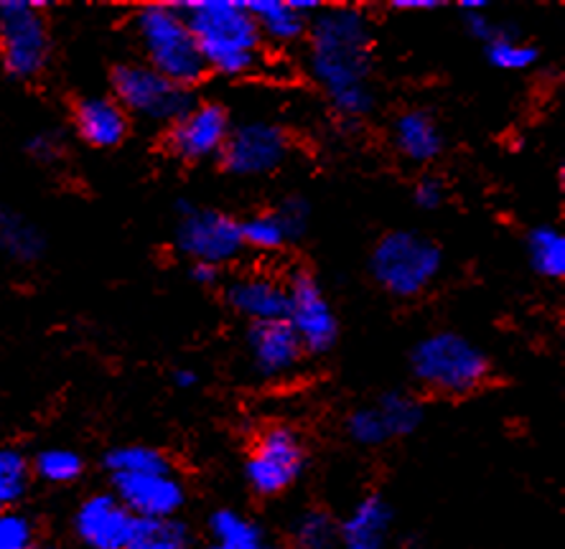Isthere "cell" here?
Masks as SVG:
<instances>
[{"instance_id":"d590c367","label":"cell","mask_w":565,"mask_h":549,"mask_svg":"<svg viewBox=\"0 0 565 549\" xmlns=\"http://www.w3.org/2000/svg\"><path fill=\"white\" fill-rule=\"evenodd\" d=\"M413 202L418 204L423 212L440 209V204L446 202L444 181L436 179V176H423L413 189Z\"/></svg>"},{"instance_id":"4dcf8cb0","label":"cell","mask_w":565,"mask_h":549,"mask_svg":"<svg viewBox=\"0 0 565 549\" xmlns=\"http://www.w3.org/2000/svg\"><path fill=\"white\" fill-rule=\"evenodd\" d=\"M239 235H243L245 249H255V252H278L290 243L276 212H260L239 219Z\"/></svg>"},{"instance_id":"ffe728a7","label":"cell","mask_w":565,"mask_h":549,"mask_svg":"<svg viewBox=\"0 0 565 549\" xmlns=\"http://www.w3.org/2000/svg\"><path fill=\"white\" fill-rule=\"evenodd\" d=\"M393 527V509L380 494H367L354 504L344 521H339L342 549H382Z\"/></svg>"},{"instance_id":"1f68e13d","label":"cell","mask_w":565,"mask_h":549,"mask_svg":"<svg viewBox=\"0 0 565 549\" xmlns=\"http://www.w3.org/2000/svg\"><path fill=\"white\" fill-rule=\"evenodd\" d=\"M36 545V524L23 512L0 509V549H31Z\"/></svg>"},{"instance_id":"60d3db41","label":"cell","mask_w":565,"mask_h":549,"mask_svg":"<svg viewBox=\"0 0 565 549\" xmlns=\"http://www.w3.org/2000/svg\"><path fill=\"white\" fill-rule=\"evenodd\" d=\"M31 549H54V547H39V545H33Z\"/></svg>"},{"instance_id":"ab89813d","label":"cell","mask_w":565,"mask_h":549,"mask_svg":"<svg viewBox=\"0 0 565 549\" xmlns=\"http://www.w3.org/2000/svg\"><path fill=\"white\" fill-rule=\"evenodd\" d=\"M204 549H230V547H224V545H217V542H212L210 547H204Z\"/></svg>"},{"instance_id":"52a82bcc","label":"cell","mask_w":565,"mask_h":549,"mask_svg":"<svg viewBox=\"0 0 565 549\" xmlns=\"http://www.w3.org/2000/svg\"><path fill=\"white\" fill-rule=\"evenodd\" d=\"M52 60V31L44 3L0 0V64L8 77L33 82Z\"/></svg>"},{"instance_id":"f546056e","label":"cell","mask_w":565,"mask_h":549,"mask_svg":"<svg viewBox=\"0 0 565 549\" xmlns=\"http://www.w3.org/2000/svg\"><path fill=\"white\" fill-rule=\"evenodd\" d=\"M296 549H337L339 521L323 509H306L294 524Z\"/></svg>"},{"instance_id":"7c38bea8","label":"cell","mask_w":565,"mask_h":549,"mask_svg":"<svg viewBox=\"0 0 565 549\" xmlns=\"http://www.w3.org/2000/svg\"><path fill=\"white\" fill-rule=\"evenodd\" d=\"M423 422V405L408 392H382L347 418V435L362 448H380L408 438Z\"/></svg>"},{"instance_id":"9c48e42d","label":"cell","mask_w":565,"mask_h":549,"mask_svg":"<svg viewBox=\"0 0 565 549\" xmlns=\"http://www.w3.org/2000/svg\"><path fill=\"white\" fill-rule=\"evenodd\" d=\"M173 245L181 255L189 257L191 265L204 262L214 268H224L245 252L239 219L212 206L194 204H181Z\"/></svg>"},{"instance_id":"3957f363","label":"cell","mask_w":565,"mask_h":549,"mask_svg":"<svg viewBox=\"0 0 565 549\" xmlns=\"http://www.w3.org/2000/svg\"><path fill=\"white\" fill-rule=\"evenodd\" d=\"M411 372L420 389L436 397H469L492 377L484 348L459 331H436L411 348Z\"/></svg>"},{"instance_id":"4316f807","label":"cell","mask_w":565,"mask_h":549,"mask_svg":"<svg viewBox=\"0 0 565 549\" xmlns=\"http://www.w3.org/2000/svg\"><path fill=\"white\" fill-rule=\"evenodd\" d=\"M210 531L214 542L230 549H265L263 529L232 509L214 512L210 517Z\"/></svg>"},{"instance_id":"e0dca14e","label":"cell","mask_w":565,"mask_h":549,"mask_svg":"<svg viewBox=\"0 0 565 549\" xmlns=\"http://www.w3.org/2000/svg\"><path fill=\"white\" fill-rule=\"evenodd\" d=\"M72 125L82 143L95 151H113L130 136V118L113 97L85 95L74 99Z\"/></svg>"},{"instance_id":"5bb4252c","label":"cell","mask_w":565,"mask_h":549,"mask_svg":"<svg viewBox=\"0 0 565 549\" xmlns=\"http://www.w3.org/2000/svg\"><path fill=\"white\" fill-rule=\"evenodd\" d=\"M113 494L136 519L177 517L186 488L177 473H115Z\"/></svg>"},{"instance_id":"30bf717a","label":"cell","mask_w":565,"mask_h":549,"mask_svg":"<svg viewBox=\"0 0 565 549\" xmlns=\"http://www.w3.org/2000/svg\"><path fill=\"white\" fill-rule=\"evenodd\" d=\"M288 326L296 331L303 352L311 356L329 354L339 338V319L311 270L298 268L288 274Z\"/></svg>"},{"instance_id":"cb8c5ba5","label":"cell","mask_w":565,"mask_h":549,"mask_svg":"<svg viewBox=\"0 0 565 549\" xmlns=\"http://www.w3.org/2000/svg\"><path fill=\"white\" fill-rule=\"evenodd\" d=\"M484 52L489 64L500 72H527L540 62L537 46L507 29H502L489 44H484Z\"/></svg>"},{"instance_id":"5b68a950","label":"cell","mask_w":565,"mask_h":549,"mask_svg":"<svg viewBox=\"0 0 565 549\" xmlns=\"http://www.w3.org/2000/svg\"><path fill=\"white\" fill-rule=\"evenodd\" d=\"M444 270V252L434 239L411 229H393L370 252V274L380 290L397 301L428 293Z\"/></svg>"},{"instance_id":"9a60e30c","label":"cell","mask_w":565,"mask_h":549,"mask_svg":"<svg viewBox=\"0 0 565 549\" xmlns=\"http://www.w3.org/2000/svg\"><path fill=\"white\" fill-rule=\"evenodd\" d=\"M136 517L115 494H93L74 512V535L87 549H128Z\"/></svg>"},{"instance_id":"d4e9b609","label":"cell","mask_w":565,"mask_h":549,"mask_svg":"<svg viewBox=\"0 0 565 549\" xmlns=\"http://www.w3.org/2000/svg\"><path fill=\"white\" fill-rule=\"evenodd\" d=\"M191 531L177 517L136 519L128 549H189Z\"/></svg>"},{"instance_id":"7a4b0ae2","label":"cell","mask_w":565,"mask_h":549,"mask_svg":"<svg viewBox=\"0 0 565 549\" xmlns=\"http://www.w3.org/2000/svg\"><path fill=\"white\" fill-rule=\"evenodd\" d=\"M196 39L206 72L247 77L263 62V36L243 0H194L179 3Z\"/></svg>"},{"instance_id":"ba28073f","label":"cell","mask_w":565,"mask_h":549,"mask_svg":"<svg viewBox=\"0 0 565 549\" xmlns=\"http://www.w3.org/2000/svg\"><path fill=\"white\" fill-rule=\"evenodd\" d=\"M306 445L301 432L282 422L257 432L245 461V478L257 496L276 498L301 478Z\"/></svg>"},{"instance_id":"d6a6232c","label":"cell","mask_w":565,"mask_h":549,"mask_svg":"<svg viewBox=\"0 0 565 549\" xmlns=\"http://www.w3.org/2000/svg\"><path fill=\"white\" fill-rule=\"evenodd\" d=\"M459 8L463 13V23H467L469 36L481 41V44H489V41H492L497 33L502 31L494 23L492 15H489L484 0H463Z\"/></svg>"},{"instance_id":"ac0fdd59","label":"cell","mask_w":565,"mask_h":549,"mask_svg":"<svg viewBox=\"0 0 565 549\" xmlns=\"http://www.w3.org/2000/svg\"><path fill=\"white\" fill-rule=\"evenodd\" d=\"M224 301L232 313L243 315L250 323L282 321L288 313L286 280L265 272L239 274L224 288Z\"/></svg>"},{"instance_id":"484cf974","label":"cell","mask_w":565,"mask_h":549,"mask_svg":"<svg viewBox=\"0 0 565 549\" xmlns=\"http://www.w3.org/2000/svg\"><path fill=\"white\" fill-rule=\"evenodd\" d=\"M105 469L115 473H177L173 461L153 445H118L105 453Z\"/></svg>"},{"instance_id":"8992f818","label":"cell","mask_w":565,"mask_h":549,"mask_svg":"<svg viewBox=\"0 0 565 549\" xmlns=\"http://www.w3.org/2000/svg\"><path fill=\"white\" fill-rule=\"evenodd\" d=\"M110 87L113 99L128 112V118L166 125V128L184 118L196 105L194 89L173 85L143 62L115 64Z\"/></svg>"},{"instance_id":"83f0119b","label":"cell","mask_w":565,"mask_h":549,"mask_svg":"<svg viewBox=\"0 0 565 549\" xmlns=\"http://www.w3.org/2000/svg\"><path fill=\"white\" fill-rule=\"evenodd\" d=\"M31 473L52 486H66L82 478L85 473V461L77 451L70 448H46L31 463Z\"/></svg>"},{"instance_id":"2e32d148","label":"cell","mask_w":565,"mask_h":549,"mask_svg":"<svg viewBox=\"0 0 565 549\" xmlns=\"http://www.w3.org/2000/svg\"><path fill=\"white\" fill-rule=\"evenodd\" d=\"M245 341L253 369L268 381L290 377L306 356L303 344L298 341L296 331L288 326L286 319L250 323Z\"/></svg>"},{"instance_id":"b9f144b4","label":"cell","mask_w":565,"mask_h":549,"mask_svg":"<svg viewBox=\"0 0 565 549\" xmlns=\"http://www.w3.org/2000/svg\"><path fill=\"white\" fill-rule=\"evenodd\" d=\"M265 549H286V547H265Z\"/></svg>"},{"instance_id":"f1b7e54d","label":"cell","mask_w":565,"mask_h":549,"mask_svg":"<svg viewBox=\"0 0 565 549\" xmlns=\"http://www.w3.org/2000/svg\"><path fill=\"white\" fill-rule=\"evenodd\" d=\"M31 461L19 448H0V509H13L31 486Z\"/></svg>"},{"instance_id":"44dd1931","label":"cell","mask_w":565,"mask_h":549,"mask_svg":"<svg viewBox=\"0 0 565 549\" xmlns=\"http://www.w3.org/2000/svg\"><path fill=\"white\" fill-rule=\"evenodd\" d=\"M247 11L257 23L263 44L288 49L306 41L311 19L298 11L294 0H288V3L286 0H250Z\"/></svg>"},{"instance_id":"603a6c76","label":"cell","mask_w":565,"mask_h":549,"mask_svg":"<svg viewBox=\"0 0 565 549\" xmlns=\"http://www.w3.org/2000/svg\"><path fill=\"white\" fill-rule=\"evenodd\" d=\"M0 249L15 262H36L46 243L36 224L15 212L0 209Z\"/></svg>"},{"instance_id":"4fadbf2b","label":"cell","mask_w":565,"mask_h":549,"mask_svg":"<svg viewBox=\"0 0 565 549\" xmlns=\"http://www.w3.org/2000/svg\"><path fill=\"white\" fill-rule=\"evenodd\" d=\"M232 130V115L222 103L206 99L166 128L163 146L181 163H202L220 158Z\"/></svg>"},{"instance_id":"74e56055","label":"cell","mask_w":565,"mask_h":549,"mask_svg":"<svg viewBox=\"0 0 565 549\" xmlns=\"http://www.w3.org/2000/svg\"><path fill=\"white\" fill-rule=\"evenodd\" d=\"M440 6L444 3H438V0H395L393 11H397V13H430Z\"/></svg>"},{"instance_id":"e575fe53","label":"cell","mask_w":565,"mask_h":549,"mask_svg":"<svg viewBox=\"0 0 565 549\" xmlns=\"http://www.w3.org/2000/svg\"><path fill=\"white\" fill-rule=\"evenodd\" d=\"M29 153L39 163H56L64 155V138L54 130H41L29 140Z\"/></svg>"},{"instance_id":"277c9868","label":"cell","mask_w":565,"mask_h":549,"mask_svg":"<svg viewBox=\"0 0 565 549\" xmlns=\"http://www.w3.org/2000/svg\"><path fill=\"white\" fill-rule=\"evenodd\" d=\"M130 23L140 52H143V64L161 77L179 87L194 89L210 74L179 3H151L138 8Z\"/></svg>"},{"instance_id":"f35d334b","label":"cell","mask_w":565,"mask_h":549,"mask_svg":"<svg viewBox=\"0 0 565 549\" xmlns=\"http://www.w3.org/2000/svg\"><path fill=\"white\" fill-rule=\"evenodd\" d=\"M196 381H199V377H196L194 369H177V372H173V385H177L179 389L196 387Z\"/></svg>"},{"instance_id":"6da1fadb","label":"cell","mask_w":565,"mask_h":549,"mask_svg":"<svg viewBox=\"0 0 565 549\" xmlns=\"http://www.w3.org/2000/svg\"><path fill=\"white\" fill-rule=\"evenodd\" d=\"M306 69L327 99L372 87L375 26L370 15L362 8L321 6L306 33Z\"/></svg>"},{"instance_id":"836d02e7","label":"cell","mask_w":565,"mask_h":549,"mask_svg":"<svg viewBox=\"0 0 565 549\" xmlns=\"http://www.w3.org/2000/svg\"><path fill=\"white\" fill-rule=\"evenodd\" d=\"M276 214H278V219L282 222V227H286L290 243H294V239H298V237H303L306 229H309L311 206L303 196H288L286 202L278 206Z\"/></svg>"},{"instance_id":"d6986e66","label":"cell","mask_w":565,"mask_h":549,"mask_svg":"<svg viewBox=\"0 0 565 549\" xmlns=\"http://www.w3.org/2000/svg\"><path fill=\"white\" fill-rule=\"evenodd\" d=\"M393 146L408 163L428 165L444 153L446 138L430 112L403 110L393 120Z\"/></svg>"},{"instance_id":"8d00e7d4","label":"cell","mask_w":565,"mask_h":549,"mask_svg":"<svg viewBox=\"0 0 565 549\" xmlns=\"http://www.w3.org/2000/svg\"><path fill=\"white\" fill-rule=\"evenodd\" d=\"M189 274H191V280L196 282V286L212 288L222 280V268H214V265H204V262H194V265H191Z\"/></svg>"},{"instance_id":"7402d4cb","label":"cell","mask_w":565,"mask_h":549,"mask_svg":"<svg viewBox=\"0 0 565 549\" xmlns=\"http://www.w3.org/2000/svg\"><path fill=\"white\" fill-rule=\"evenodd\" d=\"M527 262L535 274L545 280L565 278V235L553 224H540L525 237Z\"/></svg>"},{"instance_id":"8fae6325","label":"cell","mask_w":565,"mask_h":549,"mask_svg":"<svg viewBox=\"0 0 565 549\" xmlns=\"http://www.w3.org/2000/svg\"><path fill=\"white\" fill-rule=\"evenodd\" d=\"M290 136L276 122L253 120L232 125L227 143L220 153V165L230 176L257 179L276 173L290 155Z\"/></svg>"}]
</instances>
